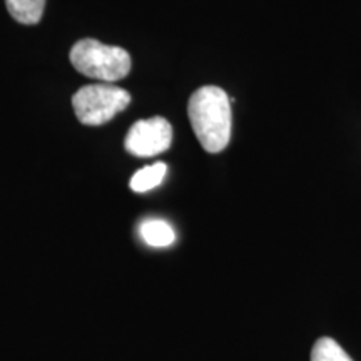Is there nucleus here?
<instances>
[{"mask_svg": "<svg viewBox=\"0 0 361 361\" xmlns=\"http://www.w3.org/2000/svg\"><path fill=\"white\" fill-rule=\"evenodd\" d=\"M188 116L197 141L211 154H218L231 141V99L221 87L204 85L192 94Z\"/></svg>", "mask_w": 361, "mask_h": 361, "instance_id": "1", "label": "nucleus"}, {"mask_svg": "<svg viewBox=\"0 0 361 361\" xmlns=\"http://www.w3.org/2000/svg\"><path fill=\"white\" fill-rule=\"evenodd\" d=\"M71 64L85 78L116 82L129 74L133 61L123 47L106 45L96 39H82L69 54Z\"/></svg>", "mask_w": 361, "mask_h": 361, "instance_id": "2", "label": "nucleus"}, {"mask_svg": "<svg viewBox=\"0 0 361 361\" xmlns=\"http://www.w3.org/2000/svg\"><path fill=\"white\" fill-rule=\"evenodd\" d=\"M130 104L128 90L116 85H84L72 97L75 117L85 126H102Z\"/></svg>", "mask_w": 361, "mask_h": 361, "instance_id": "3", "label": "nucleus"}, {"mask_svg": "<svg viewBox=\"0 0 361 361\" xmlns=\"http://www.w3.org/2000/svg\"><path fill=\"white\" fill-rule=\"evenodd\" d=\"M173 142V128L164 117H151L133 124L126 135V151L135 157H152L168 151Z\"/></svg>", "mask_w": 361, "mask_h": 361, "instance_id": "4", "label": "nucleus"}, {"mask_svg": "<svg viewBox=\"0 0 361 361\" xmlns=\"http://www.w3.org/2000/svg\"><path fill=\"white\" fill-rule=\"evenodd\" d=\"M144 243L152 247H168L176 241V233L162 219H147L139 228Z\"/></svg>", "mask_w": 361, "mask_h": 361, "instance_id": "5", "label": "nucleus"}, {"mask_svg": "<svg viewBox=\"0 0 361 361\" xmlns=\"http://www.w3.org/2000/svg\"><path fill=\"white\" fill-rule=\"evenodd\" d=\"M7 11L19 24L34 25L42 19L45 0H6Z\"/></svg>", "mask_w": 361, "mask_h": 361, "instance_id": "6", "label": "nucleus"}, {"mask_svg": "<svg viewBox=\"0 0 361 361\" xmlns=\"http://www.w3.org/2000/svg\"><path fill=\"white\" fill-rule=\"evenodd\" d=\"M166 173H168V166L164 162H156L152 166H146V168L139 169L133 178H130L129 186L135 192H147L151 189L159 186L164 179Z\"/></svg>", "mask_w": 361, "mask_h": 361, "instance_id": "7", "label": "nucleus"}, {"mask_svg": "<svg viewBox=\"0 0 361 361\" xmlns=\"http://www.w3.org/2000/svg\"><path fill=\"white\" fill-rule=\"evenodd\" d=\"M311 361H353L333 338H319L311 350Z\"/></svg>", "mask_w": 361, "mask_h": 361, "instance_id": "8", "label": "nucleus"}]
</instances>
